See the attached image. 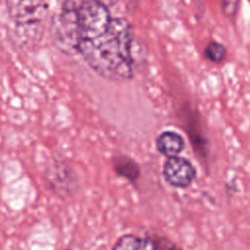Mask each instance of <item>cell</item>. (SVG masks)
Returning a JSON list of instances; mask_svg holds the SVG:
<instances>
[{
    "label": "cell",
    "instance_id": "52a82bcc",
    "mask_svg": "<svg viewBox=\"0 0 250 250\" xmlns=\"http://www.w3.org/2000/svg\"><path fill=\"white\" fill-rule=\"evenodd\" d=\"M183 137L174 131H164L156 138V148L161 154L171 157L178 155L184 148Z\"/></svg>",
    "mask_w": 250,
    "mask_h": 250
},
{
    "label": "cell",
    "instance_id": "4fadbf2b",
    "mask_svg": "<svg viewBox=\"0 0 250 250\" xmlns=\"http://www.w3.org/2000/svg\"><path fill=\"white\" fill-rule=\"evenodd\" d=\"M98 1H100L101 3H103V4H104L106 7H110V6H112V5H114L118 0H98Z\"/></svg>",
    "mask_w": 250,
    "mask_h": 250
},
{
    "label": "cell",
    "instance_id": "9c48e42d",
    "mask_svg": "<svg viewBox=\"0 0 250 250\" xmlns=\"http://www.w3.org/2000/svg\"><path fill=\"white\" fill-rule=\"evenodd\" d=\"M113 169L119 176L131 181L136 180L140 175L139 165L133 159L123 155L114 158Z\"/></svg>",
    "mask_w": 250,
    "mask_h": 250
},
{
    "label": "cell",
    "instance_id": "7a4b0ae2",
    "mask_svg": "<svg viewBox=\"0 0 250 250\" xmlns=\"http://www.w3.org/2000/svg\"><path fill=\"white\" fill-rule=\"evenodd\" d=\"M77 8L58 7V11L52 16L50 21L49 33L51 40L60 52L67 56L78 54L79 35L76 21Z\"/></svg>",
    "mask_w": 250,
    "mask_h": 250
},
{
    "label": "cell",
    "instance_id": "8992f818",
    "mask_svg": "<svg viewBox=\"0 0 250 250\" xmlns=\"http://www.w3.org/2000/svg\"><path fill=\"white\" fill-rule=\"evenodd\" d=\"M52 188L59 193H68L71 190L73 180L69 167L63 161L55 160L48 172Z\"/></svg>",
    "mask_w": 250,
    "mask_h": 250
},
{
    "label": "cell",
    "instance_id": "ba28073f",
    "mask_svg": "<svg viewBox=\"0 0 250 250\" xmlns=\"http://www.w3.org/2000/svg\"><path fill=\"white\" fill-rule=\"evenodd\" d=\"M111 250H157L150 238L125 234L118 238Z\"/></svg>",
    "mask_w": 250,
    "mask_h": 250
},
{
    "label": "cell",
    "instance_id": "6da1fadb",
    "mask_svg": "<svg viewBox=\"0 0 250 250\" xmlns=\"http://www.w3.org/2000/svg\"><path fill=\"white\" fill-rule=\"evenodd\" d=\"M133 27L125 18H112L106 30L79 43L78 54L104 79L126 81L134 75Z\"/></svg>",
    "mask_w": 250,
    "mask_h": 250
},
{
    "label": "cell",
    "instance_id": "277c9868",
    "mask_svg": "<svg viewBox=\"0 0 250 250\" xmlns=\"http://www.w3.org/2000/svg\"><path fill=\"white\" fill-rule=\"evenodd\" d=\"M111 19L109 8L104 4L98 0H85L76 10L79 43L104 32Z\"/></svg>",
    "mask_w": 250,
    "mask_h": 250
},
{
    "label": "cell",
    "instance_id": "7c38bea8",
    "mask_svg": "<svg viewBox=\"0 0 250 250\" xmlns=\"http://www.w3.org/2000/svg\"><path fill=\"white\" fill-rule=\"evenodd\" d=\"M150 239L154 243L157 250H181L175 243L166 237L154 236L153 238L150 237Z\"/></svg>",
    "mask_w": 250,
    "mask_h": 250
},
{
    "label": "cell",
    "instance_id": "5b68a950",
    "mask_svg": "<svg viewBox=\"0 0 250 250\" xmlns=\"http://www.w3.org/2000/svg\"><path fill=\"white\" fill-rule=\"evenodd\" d=\"M162 175L165 182L171 187L186 188L196 177V170L192 163L181 156H171L163 164Z\"/></svg>",
    "mask_w": 250,
    "mask_h": 250
},
{
    "label": "cell",
    "instance_id": "8fae6325",
    "mask_svg": "<svg viewBox=\"0 0 250 250\" xmlns=\"http://www.w3.org/2000/svg\"><path fill=\"white\" fill-rule=\"evenodd\" d=\"M239 0H222L221 7L224 16L229 20L236 16L238 10Z\"/></svg>",
    "mask_w": 250,
    "mask_h": 250
},
{
    "label": "cell",
    "instance_id": "3957f363",
    "mask_svg": "<svg viewBox=\"0 0 250 250\" xmlns=\"http://www.w3.org/2000/svg\"><path fill=\"white\" fill-rule=\"evenodd\" d=\"M10 21L19 30H39L49 13L48 0H5Z\"/></svg>",
    "mask_w": 250,
    "mask_h": 250
},
{
    "label": "cell",
    "instance_id": "30bf717a",
    "mask_svg": "<svg viewBox=\"0 0 250 250\" xmlns=\"http://www.w3.org/2000/svg\"><path fill=\"white\" fill-rule=\"evenodd\" d=\"M203 55L205 59L214 63L222 62L227 57V48L224 44L212 40L207 43L204 48Z\"/></svg>",
    "mask_w": 250,
    "mask_h": 250
}]
</instances>
